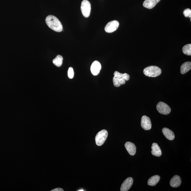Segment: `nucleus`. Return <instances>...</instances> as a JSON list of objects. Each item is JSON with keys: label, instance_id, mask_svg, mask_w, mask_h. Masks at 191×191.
Listing matches in <instances>:
<instances>
[{"label": "nucleus", "instance_id": "1", "mask_svg": "<svg viewBox=\"0 0 191 191\" xmlns=\"http://www.w3.org/2000/svg\"><path fill=\"white\" fill-rule=\"evenodd\" d=\"M45 21L48 26L53 31L58 32L63 31L62 24L58 18L54 16L50 15L48 16Z\"/></svg>", "mask_w": 191, "mask_h": 191}, {"label": "nucleus", "instance_id": "2", "mask_svg": "<svg viewBox=\"0 0 191 191\" xmlns=\"http://www.w3.org/2000/svg\"><path fill=\"white\" fill-rule=\"evenodd\" d=\"M114 75L113 83L115 87H116L125 84L126 81L128 80L130 78V76L127 73L122 74L118 71L115 72Z\"/></svg>", "mask_w": 191, "mask_h": 191}, {"label": "nucleus", "instance_id": "3", "mask_svg": "<svg viewBox=\"0 0 191 191\" xmlns=\"http://www.w3.org/2000/svg\"><path fill=\"white\" fill-rule=\"evenodd\" d=\"M161 70L159 67L155 66H150L146 67L143 70V73L149 77H157L161 73Z\"/></svg>", "mask_w": 191, "mask_h": 191}, {"label": "nucleus", "instance_id": "4", "mask_svg": "<svg viewBox=\"0 0 191 191\" xmlns=\"http://www.w3.org/2000/svg\"><path fill=\"white\" fill-rule=\"evenodd\" d=\"M108 136V133L106 130H103L99 132L95 137L96 145L99 146H102L106 141Z\"/></svg>", "mask_w": 191, "mask_h": 191}, {"label": "nucleus", "instance_id": "5", "mask_svg": "<svg viewBox=\"0 0 191 191\" xmlns=\"http://www.w3.org/2000/svg\"><path fill=\"white\" fill-rule=\"evenodd\" d=\"M81 9L82 14L85 18L89 17L91 10V5L89 2L87 0H84L82 3Z\"/></svg>", "mask_w": 191, "mask_h": 191}, {"label": "nucleus", "instance_id": "6", "mask_svg": "<svg viewBox=\"0 0 191 191\" xmlns=\"http://www.w3.org/2000/svg\"><path fill=\"white\" fill-rule=\"evenodd\" d=\"M158 111L160 114L164 115H168L170 113L171 109L167 104L162 102L158 103L157 106Z\"/></svg>", "mask_w": 191, "mask_h": 191}, {"label": "nucleus", "instance_id": "7", "mask_svg": "<svg viewBox=\"0 0 191 191\" xmlns=\"http://www.w3.org/2000/svg\"><path fill=\"white\" fill-rule=\"evenodd\" d=\"M119 26V23L117 21H111L107 24L105 28V31L107 33H112L117 30Z\"/></svg>", "mask_w": 191, "mask_h": 191}, {"label": "nucleus", "instance_id": "8", "mask_svg": "<svg viewBox=\"0 0 191 191\" xmlns=\"http://www.w3.org/2000/svg\"><path fill=\"white\" fill-rule=\"evenodd\" d=\"M141 126L145 130H149L151 129L152 123L149 118L146 115L143 116L141 119Z\"/></svg>", "mask_w": 191, "mask_h": 191}, {"label": "nucleus", "instance_id": "9", "mask_svg": "<svg viewBox=\"0 0 191 191\" xmlns=\"http://www.w3.org/2000/svg\"><path fill=\"white\" fill-rule=\"evenodd\" d=\"M101 69V65L100 63L98 61H95L93 63L91 67V73L94 76H97L100 72Z\"/></svg>", "mask_w": 191, "mask_h": 191}, {"label": "nucleus", "instance_id": "10", "mask_svg": "<svg viewBox=\"0 0 191 191\" xmlns=\"http://www.w3.org/2000/svg\"><path fill=\"white\" fill-rule=\"evenodd\" d=\"M133 180L132 177L128 178L123 182L120 188L121 191H127L130 189L133 183Z\"/></svg>", "mask_w": 191, "mask_h": 191}, {"label": "nucleus", "instance_id": "11", "mask_svg": "<svg viewBox=\"0 0 191 191\" xmlns=\"http://www.w3.org/2000/svg\"><path fill=\"white\" fill-rule=\"evenodd\" d=\"M125 146L127 151L131 155L133 156L135 154L136 148L135 144L131 142H126Z\"/></svg>", "mask_w": 191, "mask_h": 191}, {"label": "nucleus", "instance_id": "12", "mask_svg": "<svg viewBox=\"0 0 191 191\" xmlns=\"http://www.w3.org/2000/svg\"><path fill=\"white\" fill-rule=\"evenodd\" d=\"M160 1V0H145L143 6L148 9H152Z\"/></svg>", "mask_w": 191, "mask_h": 191}, {"label": "nucleus", "instance_id": "13", "mask_svg": "<svg viewBox=\"0 0 191 191\" xmlns=\"http://www.w3.org/2000/svg\"><path fill=\"white\" fill-rule=\"evenodd\" d=\"M152 154L156 157H159L162 155V152L157 143H154L152 144Z\"/></svg>", "mask_w": 191, "mask_h": 191}, {"label": "nucleus", "instance_id": "14", "mask_svg": "<svg viewBox=\"0 0 191 191\" xmlns=\"http://www.w3.org/2000/svg\"><path fill=\"white\" fill-rule=\"evenodd\" d=\"M162 132L166 138L169 140L172 141L174 139V133L170 129L167 128H163L162 130Z\"/></svg>", "mask_w": 191, "mask_h": 191}, {"label": "nucleus", "instance_id": "15", "mask_svg": "<svg viewBox=\"0 0 191 191\" xmlns=\"http://www.w3.org/2000/svg\"><path fill=\"white\" fill-rule=\"evenodd\" d=\"M181 179L180 177L178 175L174 176L170 181L171 186L173 188L179 187L181 184Z\"/></svg>", "mask_w": 191, "mask_h": 191}, {"label": "nucleus", "instance_id": "16", "mask_svg": "<svg viewBox=\"0 0 191 191\" xmlns=\"http://www.w3.org/2000/svg\"><path fill=\"white\" fill-rule=\"evenodd\" d=\"M191 69V63L187 62L183 64L181 67V73L182 74H184L189 71Z\"/></svg>", "mask_w": 191, "mask_h": 191}, {"label": "nucleus", "instance_id": "17", "mask_svg": "<svg viewBox=\"0 0 191 191\" xmlns=\"http://www.w3.org/2000/svg\"><path fill=\"white\" fill-rule=\"evenodd\" d=\"M160 178V177L159 176H153L149 179L148 182V184L150 186H155L159 182Z\"/></svg>", "mask_w": 191, "mask_h": 191}, {"label": "nucleus", "instance_id": "18", "mask_svg": "<svg viewBox=\"0 0 191 191\" xmlns=\"http://www.w3.org/2000/svg\"><path fill=\"white\" fill-rule=\"evenodd\" d=\"M63 60V56L60 55H58L54 59H53V63L56 66L60 67L62 65Z\"/></svg>", "mask_w": 191, "mask_h": 191}, {"label": "nucleus", "instance_id": "19", "mask_svg": "<svg viewBox=\"0 0 191 191\" xmlns=\"http://www.w3.org/2000/svg\"><path fill=\"white\" fill-rule=\"evenodd\" d=\"M182 51L184 54L188 55H191V44H188L184 46L183 48Z\"/></svg>", "mask_w": 191, "mask_h": 191}, {"label": "nucleus", "instance_id": "20", "mask_svg": "<svg viewBox=\"0 0 191 191\" xmlns=\"http://www.w3.org/2000/svg\"><path fill=\"white\" fill-rule=\"evenodd\" d=\"M68 77L70 79H72L74 77V72L73 68L69 67L68 72Z\"/></svg>", "mask_w": 191, "mask_h": 191}, {"label": "nucleus", "instance_id": "21", "mask_svg": "<svg viewBox=\"0 0 191 191\" xmlns=\"http://www.w3.org/2000/svg\"><path fill=\"white\" fill-rule=\"evenodd\" d=\"M183 14L185 17H191V10L189 9H185L183 12Z\"/></svg>", "mask_w": 191, "mask_h": 191}, {"label": "nucleus", "instance_id": "22", "mask_svg": "<svg viewBox=\"0 0 191 191\" xmlns=\"http://www.w3.org/2000/svg\"><path fill=\"white\" fill-rule=\"evenodd\" d=\"M63 191L64 190H63V189H62V188H56V189H53L51 190V191Z\"/></svg>", "mask_w": 191, "mask_h": 191}, {"label": "nucleus", "instance_id": "23", "mask_svg": "<svg viewBox=\"0 0 191 191\" xmlns=\"http://www.w3.org/2000/svg\"><path fill=\"white\" fill-rule=\"evenodd\" d=\"M78 191H84V190H83V189H80V190H78Z\"/></svg>", "mask_w": 191, "mask_h": 191}]
</instances>
